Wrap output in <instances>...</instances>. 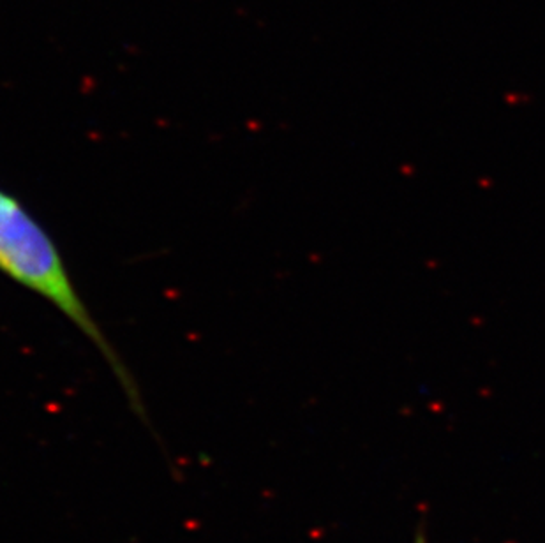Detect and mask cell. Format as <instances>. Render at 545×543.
<instances>
[{
    "mask_svg": "<svg viewBox=\"0 0 545 543\" xmlns=\"http://www.w3.org/2000/svg\"><path fill=\"white\" fill-rule=\"evenodd\" d=\"M0 274L46 300L101 353L131 408L145 418L143 398L127 363L92 316L57 242L16 194L0 185Z\"/></svg>",
    "mask_w": 545,
    "mask_h": 543,
    "instance_id": "cell-1",
    "label": "cell"
},
{
    "mask_svg": "<svg viewBox=\"0 0 545 543\" xmlns=\"http://www.w3.org/2000/svg\"><path fill=\"white\" fill-rule=\"evenodd\" d=\"M417 543H424V541H422V539H418V541Z\"/></svg>",
    "mask_w": 545,
    "mask_h": 543,
    "instance_id": "cell-2",
    "label": "cell"
}]
</instances>
